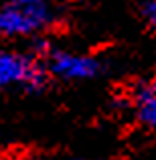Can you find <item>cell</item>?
<instances>
[{"mask_svg": "<svg viewBox=\"0 0 156 160\" xmlns=\"http://www.w3.org/2000/svg\"><path fill=\"white\" fill-rule=\"evenodd\" d=\"M53 22V6L47 0H6L0 6V35L28 37Z\"/></svg>", "mask_w": 156, "mask_h": 160, "instance_id": "6da1fadb", "label": "cell"}, {"mask_svg": "<svg viewBox=\"0 0 156 160\" xmlns=\"http://www.w3.org/2000/svg\"><path fill=\"white\" fill-rule=\"evenodd\" d=\"M45 83V71L27 55L0 49V91L14 85L39 89Z\"/></svg>", "mask_w": 156, "mask_h": 160, "instance_id": "7a4b0ae2", "label": "cell"}, {"mask_svg": "<svg viewBox=\"0 0 156 160\" xmlns=\"http://www.w3.org/2000/svg\"><path fill=\"white\" fill-rule=\"evenodd\" d=\"M49 69L53 75L67 81L89 79L99 71V63L87 55H77L69 51H55L49 59Z\"/></svg>", "mask_w": 156, "mask_h": 160, "instance_id": "3957f363", "label": "cell"}, {"mask_svg": "<svg viewBox=\"0 0 156 160\" xmlns=\"http://www.w3.org/2000/svg\"><path fill=\"white\" fill-rule=\"evenodd\" d=\"M136 116L148 128H156V83H146L136 91L134 98Z\"/></svg>", "mask_w": 156, "mask_h": 160, "instance_id": "277c9868", "label": "cell"}, {"mask_svg": "<svg viewBox=\"0 0 156 160\" xmlns=\"http://www.w3.org/2000/svg\"><path fill=\"white\" fill-rule=\"evenodd\" d=\"M144 14H146V18H148V22L156 27V0H148V2H146Z\"/></svg>", "mask_w": 156, "mask_h": 160, "instance_id": "5b68a950", "label": "cell"}, {"mask_svg": "<svg viewBox=\"0 0 156 160\" xmlns=\"http://www.w3.org/2000/svg\"><path fill=\"white\" fill-rule=\"evenodd\" d=\"M75 160H83V158H75Z\"/></svg>", "mask_w": 156, "mask_h": 160, "instance_id": "8992f818", "label": "cell"}]
</instances>
